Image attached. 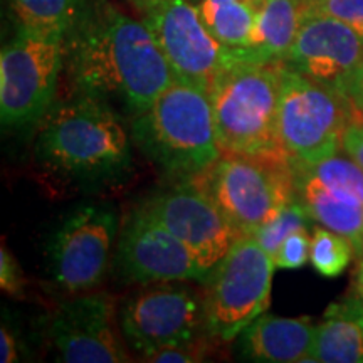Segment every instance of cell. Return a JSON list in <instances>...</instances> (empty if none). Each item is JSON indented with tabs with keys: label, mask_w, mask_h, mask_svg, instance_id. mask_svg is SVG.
<instances>
[{
	"label": "cell",
	"mask_w": 363,
	"mask_h": 363,
	"mask_svg": "<svg viewBox=\"0 0 363 363\" xmlns=\"http://www.w3.org/2000/svg\"><path fill=\"white\" fill-rule=\"evenodd\" d=\"M311 362L363 363V305L348 293L316 325Z\"/></svg>",
	"instance_id": "cell-18"
},
{
	"label": "cell",
	"mask_w": 363,
	"mask_h": 363,
	"mask_svg": "<svg viewBox=\"0 0 363 363\" xmlns=\"http://www.w3.org/2000/svg\"><path fill=\"white\" fill-rule=\"evenodd\" d=\"M289 162L296 199L311 219L350 239L363 257V170L340 153L315 163Z\"/></svg>",
	"instance_id": "cell-13"
},
{
	"label": "cell",
	"mask_w": 363,
	"mask_h": 363,
	"mask_svg": "<svg viewBox=\"0 0 363 363\" xmlns=\"http://www.w3.org/2000/svg\"><path fill=\"white\" fill-rule=\"evenodd\" d=\"M311 216L308 214L306 207L298 199L288 202L281 207L266 224H262L252 235L257 239L262 249L274 257L283 240L298 230H308L311 224Z\"/></svg>",
	"instance_id": "cell-23"
},
{
	"label": "cell",
	"mask_w": 363,
	"mask_h": 363,
	"mask_svg": "<svg viewBox=\"0 0 363 363\" xmlns=\"http://www.w3.org/2000/svg\"><path fill=\"white\" fill-rule=\"evenodd\" d=\"M311 235L308 230H298L288 235L281 244L272 261L279 269H299L310 261Z\"/></svg>",
	"instance_id": "cell-25"
},
{
	"label": "cell",
	"mask_w": 363,
	"mask_h": 363,
	"mask_svg": "<svg viewBox=\"0 0 363 363\" xmlns=\"http://www.w3.org/2000/svg\"><path fill=\"white\" fill-rule=\"evenodd\" d=\"M274 261L254 235H239L229 252L203 281L207 333L233 342L264 315L271 301Z\"/></svg>",
	"instance_id": "cell-8"
},
{
	"label": "cell",
	"mask_w": 363,
	"mask_h": 363,
	"mask_svg": "<svg viewBox=\"0 0 363 363\" xmlns=\"http://www.w3.org/2000/svg\"><path fill=\"white\" fill-rule=\"evenodd\" d=\"M88 0H7L17 26L67 34Z\"/></svg>",
	"instance_id": "cell-21"
},
{
	"label": "cell",
	"mask_w": 363,
	"mask_h": 363,
	"mask_svg": "<svg viewBox=\"0 0 363 363\" xmlns=\"http://www.w3.org/2000/svg\"><path fill=\"white\" fill-rule=\"evenodd\" d=\"M143 206L189 247L207 276L240 235L216 202L192 180H182L157 192Z\"/></svg>",
	"instance_id": "cell-15"
},
{
	"label": "cell",
	"mask_w": 363,
	"mask_h": 363,
	"mask_svg": "<svg viewBox=\"0 0 363 363\" xmlns=\"http://www.w3.org/2000/svg\"><path fill=\"white\" fill-rule=\"evenodd\" d=\"M306 0H264L244 51L247 61L283 62L296 39Z\"/></svg>",
	"instance_id": "cell-19"
},
{
	"label": "cell",
	"mask_w": 363,
	"mask_h": 363,
	"mask_svg": "<svg viewBox=\"0 0 363 363\" xmlns=\"http://www.w3.org/2000/svg\"><path fill=\"white\" fill-rule=\"evenodd\" d=\"M142 21L157 39L175 78L207 91L225 66L240 59L247 61L242 51L225 48L208 30L192 0H165L142 13Z\"/></svg>",
	"instance_id": "cell-11"
},
{
	"label": "cell",
	"mask_w": 363,
	"mask_h": 363,
	"mask_svg": "<svg viewBox=\"0 0 363 363\" xmlns=\"http://www.w3.org/2000/svg\"><path fill=\"white\" fill-rule=\"evenodd\" d=\"M162 2H165V0H128L130 6L133 7L135 11H138L140 16H142V13H145L147 11H150L152 7L158 6V4H162Z\"/></svg>",
	"instance_id": "cell-32"
},
{
	"label": "cell",
	"mask_w": 363,
	"mask_h": 363,
	"mask_svg": "<svg viewBox=\"0 0 363 363\" xmlns=\"http://www.w3.org/2000/svg\"><path fill=\"white\" fill-rule=\"evenodd\" d=\"M353 254L352 240L320 225L311 234L310 262L323 278H338L350 266Z\"/></svg>",
	"instance_id": "cell-22"
},
{
	"label": "cell",
	"mask_w": 363,
	"mask_h": 363,
	"mask_svg": "<svg viewBox=\"0 0 363 363\" xmlns=\"http://www.w3.org/2000/svg\"><path fill=\"white\" fill-rule=\"evenodd\" d=\"M133 143L172 179L189 180L219 160L208 91L175 78L148 110L130 118Z\"/></svg>",
	"instance_id": "cell-3"
},
{
	"label": "cell",
	"mask_w": 363,
	"mask_h": 363,
	"mask_svg": "<svg viewBox=\"0 0 363 363\" xmlns=\"http://www.w3.org/2000/svg\"><path fill=\"white\" fill-rule=\"evenodd\" d=\"M69 94L101 99L133 118L175 79L157 39L110 0H88L66 34Z\"/></svg>",
	"instance_id": "cell-1"
},
{
	"label": "cell",
	"mask_w": 363,
	"mask_h": 363,
	"mask_svg": "<svg viewBox=\"0 0 363 363\" xmlns=\"http://www.w3.org/2000/svg\"><path fill=\"white\" fill-rule=\"evenodd\" d=\"M0 286H2V291L11 298L22 299L26 296L27 278L24 271H22L19 261L4 244L0 249Z\"/></svg>",
	"instance_id": "cell-27"
},
{
	"label": "cell",
	"mask_w": 363,
	"mask_h": 363,
	"mask_svg": "<svg viewBox=\"0 0 363 363\" xmlns=\"http://www.w3.org/2000/svg\"><path fill=\"white\" fill-rule=\"evenodd\" d=\"M279 94L281 62L240 59L216 76L208 96L222 153L288 158L279 142Z\"/></svg>",
	"instance_id": "cell-4"
},
{
	"label": "cell",
	"mask_w": 363,
	"mask_h": 363,
	"mask_svg": "<svg viewBox=\"0 0 363 363\" xmlns=\"http://www.w3.org/2000/svg\"><path fill=\"white\" fill-rule=\"evenodd\" d=\"M363 113L350 98L281 62L279 142L289 160L315 163L342 152L345 128Z\"/></svg>",
	"instance_id": "cell-7"
},
{
	"label": "cell",
	"mask_w": 363,
	"mask_h": 363,
	"mask_svg": "<svg viewBox=\"0 0 363 363\" xmlns=\"http://www.w3.org/2000/svg\"><path fill=\"white\" fill-rule=\"evenodd\" d=\"M342 150L345 155L350 157L353 162L363 170V118L353 120L345 128L342 138Z\"/></svg>",
	"instance_id": "cell-28"
},
{
	"label": "cell",
	"mask_w": 363,
	"mask_h": 363,
	"mask_svg": "<svg viewBox=\"0 0 363 363\" xmlns=\"http://www.w3.org/2000/svg\"><path fill=\"white\" fill-rule=\"evenodd\" d=\"M350 294H353L363 305V257H358L355 271H353Z\"/></svg>",
	"instance_id": "cell-31"
},
{
	"label": "cell",
	"mask_w": 363,
	"mask_h": 363,
	"mask_svg": "<svg viewBox=\"0 0 363 363\" xmlns=\"http://www.w3.org/2000/svg\"><path fill=\"white\" fill-rule=\"evenodd\" d=\"M115 262L121 278L135 284L207 279L189 247L143 203L121 222Z\"/></svg>",
	"instance_id": "cell-14"
},
{
	"label": "cell",
	"mask_w": 363,
	"mask_h": 363,
	"mask_svg": "<svg viewBox=\"0 0 363 363\" xmlns=\"http://www.w3.org/2000/svg\"><path fill=\"white\" fill-rule=\"evenodd\" d=\"M283 65L348 98L352 81L363 65V39L342 21L306 4Z\"/></svg>",
	"instance_id": "cell-16"
},
{
	"label": "cell",
	"mask_w": 363,
	"mask_h": 363,
	"mask_svg": "<svg viewBox=\"0 0 363 363\" xmlns=\"http://www.w3.org/2000/svg\"><path fill=\"white\" fill-rule=\"evenodd\" d=\"M131 145L130 128L111 104L69 94L40 120L34 155L45 170L71 184L103 187L130 175Z\"/></svg>",
	"instance_id": "cell-2"
},
{
	"label": "cell",
	"mask_w": 363,
	"mask_h": 363,
	"mask_svg": "<svg viewBox=\"0 0 363 363\" xmlns=\"http://www.w3.org/2000/svg\"><path fill=\"white\" fill-rule=\"evenodd\" d=\"M48 340L57 362H130L118 325L115 298L103 291L71 294L48 318Z\"/></svg>",
	"instance_id": "cell-12"
},
{
	"label": "cell",
	"mask_w": 363,
	"mask_h": 363,
	"mask_svg": "<svg viewBox=\"0 0 363 363\" xmlns=\"http://www.w3.org/2000/svg\"><path fill=\"white\" fill-rule=\"evenodd\" d=\"M19 360V348H17V340L12 335L11 328L2 325L0 330V362L13 363Z\"/></svg>",
	"instance_id": "cell-29"
},
{
	"label": "cell",
	"mask_w": 363,
	"mask_h": 363,
	"mask_svg": "<svg viewBox=\"0 0 363 363\" xmlns=\"http://www.w3.org/2000/svg\"><path fill=\"white\" fill-rule=\"evenodd\" d=\"M348 98H350L353 104L363 113V65L352 81L350 89H348Z\"/></svg>",
	"instance_id": "cell-30"
},
{
	"label": "cell",
	"mask_w": 363,
	"mask_h": 363,
	"mask_svg": "<svg viewBox=\"0 0 363 363\" xmlns=\"http://www.w3.org/2000/svg\"><path fill=\"white\" fill-rule=\"evenodd\" d=\"M316 325L310 318L257 316L235 337L240 360L257 363L311 362Z\"/></svg>",
	"instance_id": "cell-17"
},
{
	"label": "cell",
	"mask_w": 363,
	"mask_h": 363,
	"mask_svg": "<svg viewBox=\"0 0 363 363\" xmlns=\"http://www.w3.org/2000/svg\"><path fill=\"white\" fill-rule=\"evenodd\" d=\"M214 342H219L211 335H201V337L187 340V342L169 345L162 347L158 350H153L147 355L140 357V360L152 362V363H194L203 362L211 355V348L214 347Z\"/></svg>",
	"instance_id": "cell-24"
},
{
	"label": "cell",
	"mask_w": 363,
	"mask_h": 363,
	"mask_svg": "<svg viewBox=\"0 0 363 363\" xmlns=\"http://www.w3.org/2000/svg\"><path fill=\"white\" fill-rule=\"evenodd\" d=\"M120 217L111 203H83L65 217L48 246L49 274L66 296L94 291L116 251Z\"/></svg>",
	"instance_id": "cell-9"
},
{
	"label": "cell",
	"mask_w": 363,
	"mask_h": 363,
	"mask_svg": "<svg viewBox=\"0 0 363 363\" xmlns=\"http://www.w3.org/2000/svg\"><path fill=\"white\" fill-rule=\"evenodd\" d=\"M306 4L342 21L363 39V0H306Z\"/></svg>",
	"instance_id": "cell-26"
},
{
	"label": "cell",
	"mask_w": 363,
	"mask_h": 363,
	"mask_svg": "<svg viewBox=\"0 0 363 363\" xmlns=\"http://www.w3.org/2000/svg\"><path fill=\"white\" fill-rule=\"evenodd\" d=\"M66 35L17 26L0 54V120L4 128L39 125L56 99L65 72Z\"/></svg>",
	"instance_id": "cell-6"
},
{
	"label": "cell",
	"mask_w": 363,
	"mask_h": 363,
	"mask_svg": "<svg viewBox=\"0 0 363 363\" xmlns=\"http://www.w3.org/2000/svg\"><path fill=\"white\" fill-rule=\"evenodd\" d=\"M125 343L140 357L207 333L203 293L185 281L147 284L118 308Z\"/></svg>",
	"instance_id": "cell-10"
},
{
	"label": "cell",
	"mask_w": 363,
	"mask_h": 363,
	"mask_svg": "<svg viewBox=\"0 0 363 363\" xmlns=\"http://www.w3.org/2000/svg\"><path fill=\"white\" fill-rule=\"evenodd\" d=\"M264 0H197L206 26L225 48L246 51Z\"/></svg>",
	"instance_id": "cell-20"
},
{
	"label": "cell",
	"mask_w": 363,
	"mask_h": 363,
	"mask_svg": "<svg viewBox=\"0 0 363 363\" xmlns=\"http://www.w3.org/2000/svg\"><path fill=\"white\" fill-rule=\"evenodd\" d=\"M192 180L224 212L240 235H252L296 199L291 162L222 153Z\"/></svg>",
	"instance_id": "cell-5"
}]
</instances>
